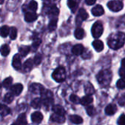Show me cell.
I'll use <instances>...</instances> for the list:
<instances>
[{"mask_svg":"<svg viewBox=\"0 0 125 125\" xmlns=\"http://www.w3.org/2000/svg\"><path fill=\"white\" fill-rule=\"evenodd\" d=\"M125 41V34L123 32H117L114 34H111L108 40V44L110 46L111 48L116 50L120 48H122Z\"/></svg>","mask_w":125,"mask_h":125,"instance_id":"obj_1","label":"cell"},{"mask_svg":"<svg viewBox=\"0 0 125 125\" xmlns=\"http://www.w3.org/2000/svg\"><path fill=\"white\" fill-rule=\"evenodd\" d=\"M97 81L99 82L100 85L103 87L108 86L112 79V73L110 70H105L100 71L97 75Z\"/></svg>","mask_w":125,"mask_h":125,"instance_id":"obj_2","label":"cell"},{"mask_svg":"<svg viewBox=\"0 0 125 125\" xmlns=\"http://www.w3.org/2000/svg\"><path fill=\"white\" fill-rule=\"evenodd\" d=\"M41 101L42 104H43L45 107L48 108L53 104V93L50 90L44 89L41 93Z\"/></svg>","mask_w":125,"mask_h":125,"instance_id":"obj_3","label":"cell"},{"mask_svg":"<svg viewBox=\"0 0 125 125\" xmlns=\"http://www.w3.org/2000/svg\"><path fill=\"white\" fill-rule=\"evenodd\" d=\"M52 78L58 83L63 82L66 79V71L64 68L62 67L56 68L52 74Z\"/></svg>","mask_w":125,"mask_h":125,"instance_id":"obj_4","label":"cell"},{"mask_svg":"<svg viewBox=\"0 0 125 125\" xmlns=\"http://www.w3.org/2000/svg\"><path fill=\"white\" fill-rule=\"evenodd\" d=\"M103 33V23L100 21L95 22L92 27V34L93 37L98 38Z\"/></svg>","mask_w":125,"mask_h":125,"instance_id":"obj_5","label":"cell"},{"mask_svg":"<svg viewBox=\"0 0 125 125\" xmlns=\"http://www.w3.org/2000/svg\"><path fill=\"white\" fill-rule=\"evenodd\" d=\"M107 6L111 11H114V12H119V11L122 10L124 7L123 2L122 1H119V0L110 1L108 2Z\"/></svg>","mask_w":125,"mask_h":125,"instance_id":"obj_6","label":"cell"},{"mask_svg":"<svg viewBox=\"0 0 125 125\" xmlns=\"http://www.w3.org/2000/svg\"><path fill=\"white\" fill-rule=\"evenodd\" d=\"M45 89V87L40 83H32L29 86V91L34 94H41Z\"/></svg>","mask_w":125,"mask_h":125,"instance_id":"obj_7","label":"cell"},{"mask_svg":"<svg viewBox=\"0 0 125 125\" xmlns=\"http://www.w3.org/2000/svg\"><path fill=\"white\" fill-rule=\"evenodd\" d=\"M23 85L21 83H16L14 84L13 86H11L10 88V91H11V94L13 96H18L20 95V94L23 91Z\"/></svg>","mask_w":125,"mask_h":125,"instance_id":"obj_8","label":"cell"},{"mask_svg":"<svg viewBox=\"0 0 125 125\" xmlns=\"http://www.w3.org/2000/svg\"><path fill=\"white\" fill-rule=\"evenodd\" d=\"M31 119L33 123H34L36 125H38V124H40L42 121L43 116H42V114L40 111H35L33 114H31Z\"/></svg>","mask_w":125,"mask_h":125,"instance_id":"obj_9","label":"cell"},{"mask_svg":"<svg viewBox=\"0 0 125 125\" xmlns=\"http://www.w3.org/2000/svg\"><path fill=\"white\" fill-rule=\"evenodd\" d=\"M12 64V67L16 70H20L21 68V59L19 53H17L13 56Z\"/></svg>","mask_w":125,"mask_h":125,"instance_id":"obj_10","label":"cell"},{"mask_svg":"<svg viewBox=\"0 0 125 125\" xmlns=\"http://www.w3.org/2000/svg\"><path fill=\"white\" fill-rule=\"evenodd\" d=\"M92 13L94 16H101L104 14V8L100 4H97L92 9Z\"/></svg>","mask_w":125,"mask_h":125,"instance_id":"obj_11","label":"cell"},{"mask_svg":"<svg viewBox=\"0 0 125 125\" xmlns=\"http://www.w3.org/2000/svg\"><path fill=\"white\" fill-rule=\"evenodd\" d=\"M83 51H84V47L81 44H77V45H74L72 48V52L75 56L82 55Z\"/></svg>","mask_w":125,"mask_h":125,"instance_id":"obj_12","label":"cell"},{"mask_svg":"<svg viewBox=\"0 0 125 125\" xmlns=\"http://www.w3.org/2000/svg\"><path fill=\"white\" fill-rule=\"evenodd\" d=\"M116 111H117V107L115 104H109L108 105L106 106L105 109V114L108 116H112L115 114Z\"/></svg>","mask_w":125,"mask_h":125,"instance_id":"obj_13","label":"cell"},{"mask_svg":"<svg viewBox=\"0 0 125 125\" xmlns=\"http://www.w3.org/2000/svg\"><path fill=\"white\" fill-rule=\"evenodd\" d=\"M24 18H25V21H26V22H28V23L33 22V21H34L35 20H37V15L36 12H26V14H25Z\"/></svg>","mask_w":125,"mask_h":125,"instance_id":"obj_14","label":"cell"},{"mask_svg":"<svg viewBox=\"0 0 125 125\" xmlns=\"http://www.w3.org/2000/svg\"><path fill=\"white\" fill-rule=\"evenodd\" d=\"M92 45L94 48V50L97 52H100L104 49V44L103 41L100 40H96L92 42Z\"/></svg>","mask_w":125,"mask_h":125,"instance_id":"obj_15","label":"cell"},{"mask_svg":"<svg viewBox=\"0 0 125 125\" xmlns=\"http://www.w3.org/2000/svg\"><path fill=\"white\" fill-rule=\"evenodd\" d=\"M52 110L54 112L55 114H57V115H59V116H63L65 114V111L64 109V108L59 105H53L52 107Z\"/></svg>","mask_w":125,"mask_h":125,"instance_id":"obj_16","label":"cell"},{"mask_svg":"<svg viewBox=\"0 0 125 125\" xmlns=\"http://www.w3.org/2000/svg\"><path fill=\"white\" fill-rule=\"evenodd\" d=\"M51 120L58 124H62L65 122V118L63 116H59V115L53 114L51 116Z\"/></svg>","mask_w":125,"mask_h":125,"instance_id":"obj_17","label":"cell"},{"mask_svg":"<svg viewBox=\"0 0 125 125\" xmlns=\"http://www.w3.org/2000/svg\"><path fill=\"white\" fill-rule=\"evenodd\" d=\"M93 102V97L92 96H85L80 100V103L84 106H88Z\"/></svg>","mask_w":125,"mask_h":125,"instance_id":"obj_18","label":"cell"},{"mask_svg":"<svg viewBox=\"0 0 125 125\" xmlns=\"http://www.w3.org/2000/svg\"><path fill=\"white\" fill-rule=\"evenodd\" d=\"M10 108H8L7 105L4 104H0V115L1 116H7L8 114H10Z\"/></svg>","mask_w":125,"mask_h":125,"instance_id":"obj_19","label":"cell"},{"mask_svg":"<svg viewBox=\"0 0 125 125\" xmlns=\"http://www.w3.org/2000/svg\"><path fill=\"white\" fill-rule=\"evenodd\" d=\"M70 120L72 123L75 125H81L83 123V119L78 115H71L70 116Z\"/></svg>","mask_w":125,"mask_h":125,"instance_id":"obj_20","label":"cell"},{"mask_svg":"<svg viewBox=\"0 0 125 125\" xmlns=\"http://www.w3.org/2000/svg\"><path fill=\"white\" fill-rule=\"evenodd\" d=\"M74 34H75V37L76 39L82 40L84 37V36H85V32H84V30L82 28L78 27V28H77L75 29Z\"/></svg>","mask_w":125,"mask_h":125,"instance_id":"obj_21","label":"cell"},{"mask_svg":"<svg viewBox=\"0 0 125 125\" xmlns=\"http://www.w3.org/2000/svg\"><path fill=\"white\" fill-rule=\"evenodd\" d=\"M85 92L87 94V96H91L94 94L95 89H94V86H92V83H87L85 86Z\"/></svg>","mask_w":125,"mask_h":125,"instance_id":"obj_22","label":"cell"},{"mask_svg":"<svg viewBox=\"0 0 125 125\" xmlns=\"http://www.w3.org/2000/svg\"><path fill=\"white\" fill-rule=\"evenodd\" d=\"M33 64H34V62H33V61L31 60V59H27V60L24 62V64H23V70H24L25 71H26V72H29V71L32 69V67H33Z\"/></svg>","mask_w":125,"mask_h":125,"instance_id":"obj_23","label":"cell"},{"mask_svg":"<svg viewBox=\"0 0 125 125\" xmlns=\"http://www.w3.org/2000/svg\"><path fill=\"white\" fill-rule=\"evenodd\" d=\"M17 125H27L26 122V114H21L18 116L17 119Z\"/></svg>","mask_w":125,"mask_h":125,"instance_id":"obj_24","label":"cell"},{"mask_svg":"<svg viewBox=\"0 0 125 125\" xmlns=\"http://www.w3.org/2000/svg\"><path fill=\"white\" fill-rule=\"evenodd\" d=\"M59 10L56 7V5H52L50 7V10L48 11V14L50 15H51L53 17V18H56V16L59 15Z\"/></svg>","mask_w":125,"mask_h":125,"instance_id":"obj_25","label":"cell"},{"mask_svg":"<svg viewBox=\"0 0 125 125\" xmlns=\"http://www.w3.org/2000/svg\"><path fill=\"white\" fill-rule=\"evenodd\" d=\"M42 105V101L40 98H34L31 102V106L33 108L35 109H39L41 108Z\"/></svg>","mask_w":125,"mask_h":125,"instance_id":"obj_26","label":"cell"},{"mask_svg":"<svg viewBox=\"0 0 125 125\" xmlns=\"http://www.w3.org/2000/svg\"><path fill=\"white\" fill-rule=\"evenodd\" d=\"M10 52V47L7 44H4L0 48V53L3 56H7Z\"/></svg>","mask_w":125,"mask_h":125,"instance_id":"obj_27","label":"cell"},{"mask_svg":"<svg viewBox=\"0 0 125 125\" xmlns=\"http://www.w3.org/2000/svg\"><path fill=\"white\" fill-rule=\"evenodd\" d=\"M89 17V15L87 13V12L86 11L85 9L83 8H81L78 11V18H80L82 21H85Z\"/></svg>","mask_w":125,"mask_h":125,"instance_id":"obj_28","label":"cell"},{"mask_svg":"<svg viewBox=\"0 0 125 125\" xmlns=\"http://www.w3.org/2000/svg\"><path fill=\"white\" fill-rule=\"evenodd\" d=\"M10 31V28L7 26H3L0 27V36L2 37H6L8 36Z\"/></svg>","mask_w":125,"mask_h":125,"instance_id":"obj_29","label":"cell"},{"mask_svg":"<svg viewBox=\"0 0 125 125\" xmlns=\"http://www.w3.org/2000/svg\"><path fill=\"white\" fill-rule=\"evenodd\" d=\"M29 51H30V47L29 46H21L19 48V53L23 57L26 56L29 53Z\"/></svg>","mask_w":125,"mask_h":125,"instance_id":"obj_30","label":"cell"},{"mask_svg":"<svg viewBox=\"0 0 125 125\" xmlns=\"http://www.w3.org/2000/svg\"><path fill=\"white\" fill-rule=\"evenodd\" d=\"M57 26V18H53L48 25V29L50 31H53L56 29Z\"/></svg>","mask_w":125,"mask_h":125,"instance_id":"obj_31","label":"cell"},{"mask_svg":"<svg viewBox=\"0 0 125 125\" xmlns=\"http://www.w3.org/2000/svg\"><path fill=\"white\" fill-rule=\"evenodd\" d=\"M9 34H10V37L11 40H15L16 37H17V34H18L17 29L15 27H14V26L11 27L10 29Z\"/></svg>","mask_w":125,"mask_h":125,"instance_id":"obj_32","label":"cell"},{"mask_svg":"<svg viewBox=\"0 0 125 125\" xmlns=\"http://www.w3.org/2000/svg\"><path fill=\"white\" fill-rule=\"evenodd\" d=\"M12 83V78L11 77H8L7 78H5L2 83V86L5 88V89H8L10 87L11 84Z\"/></svg>","mask_w":125,"mask_h":125,"instance_id":"obj_33","label":"cell"},{"mask_svg":"<svg viewBox=\"0 0 125 125\" xmlns=\"http://www.w3.org/2000/svg\"><path fill=\"white\" fill-rule=\"evenodd\" d=\"M86 111L87 114L89 116H94L95 114V113H96V110H95L94 107L92 106V105H88V106H86Z\"/></svg>","mask_w":125,"mask_h":125,"instance_id":"obj_34","label":"cell"},{"mask_svg":"<svg viewBox=\"0 0 125 125\" xmlns=\"http://www.w3.org/2000/svg\"><path fill=\"white\" fill-rule=\"evenodd\" d=\"M37 7H38L37 3L35 1H31L29 4V6H28L29 9L33 12H34L37 10Z\"/></svg>","mask_w":125,"mask_h":125,"instance_id":"obj_35","label":"cell"},{"mask_svg":"<svg viewBox=\"0 0 125 125\" xmlns=\"http://www.w3.org/2000/svg\"><path fill=\"white\" fill-rule=\"evenodd\" d=\"M13 99H14V96L11 94V93H7L4 97V101L7 103V104H10L11 103L12 101H13Z\"/></svg>","mask_w":125,"mask_h":125,"instance_id":"obj_36","label":"cell"},{"mask_svg":"<svg viewBox=\"0 0 125 125\" xmlns=\"http://www.w3.org/2000/svg\"><path fill=\"white\" fill-rule=\"evenodd\" d=\"M67 5H68L69 8L71 9V10L73 11V12H74V11L75 10V9H76V7H77L78 2L75 1H73V0H69V1H67Z\"/></svg>","mask_w":125,"mask_h":125,"instance_id":"obj_37","label":"cell"},{"mask_svg":"<svg viewBox=\"0 0 125 125\" xmlns=\"http://www.w3.org/2000/svg\"><path fill=\"white\" fill-rule=\"evenodd\" d=\"M42 59V54H40V53H37V54H36V55H35V56L34 57L33 62H34L35 64L38 65V64H40L41 63Z\"/></svg>","mask_w":125,"mask_h":125,"instance_id":"obj_38","label":"cell"},{"mask_svg":"<svg viewBox=\"0 0 125 125\" xmlns=\"http://www.w3.org/2000/svg\"><path fill=\"white\" fill-rule=\"evenodd\" d=\"M41 44V40L40 39H37L34 41L33 44H32V46H31V48L34 51H37V49L38 48V47L40 46V45Z\"/></svg>","mask_w":125,"mask_h":125,"instance_id":"obj_39","label":"cell"},{"mask_svg":"<svg viewBox=\"0 0 125 125\" xmlns=\"http://www.w3.org/2000/svg\"><path fill=\"white\" fill-rule=\"evenodd\" d=\"M70 101H71V102H73V103H75V104H77V103H80V98H79L77 95L73 94L70 95Z\"/></svg>","mask_w":125,"mask_h":125,"instance_id":"obj_40","label":"cell"},{"mask_svg":"<svg viewBox=\"0 0 125 125\" xmlns=\"http://www.w3.org/2000/svg\"><path fill=\"white\" fill-rule=\"evenodd\" d=\"M116 86H117L119 89H125V82H124V80H123L122 78L119 79V80L117 81V83H116Z\"/></svg>","mask_w":125,"mask_h":125,"instance_id":"obj_41","label":"cell"},{"mask_svg":"<svg viewBox=\"0 0 125 125\" xmlns=\"http://www.w3.org/2000/svg\"><path fill=\"white\" fill-rule=\"evenodd\" d=\"M125 59H122V67L120 68V70H119V75H120V76L122 77V78L123 79V77H124V73H125V68H124V67H125Z\"/></svg>","mask_w":125,"mask_h":125,"instance_id":"obj_42","label":"cell"},{"mask_svg":"<svg viewBox=\"0 0 125 125\" xmlns=\"http://www.w3.org/2000/svg\"><path fill=\"white\" fill-rule=\"evenodd\" d=\"M119 125H125V114H122L121 116L119 117V119H118L117 122Z\"/></svg>","mask_w":125,"mask_h":125,"instance_id":"obj_43","label":"cell"},{"mask_svg":"<svg viewBox=\"0 0 125 125\" xmlns=\"http://www.w3.org/2000/svg\"><path fill=\"white\" fill-rule=\"evenodd\" d=\"M85 2L88 5H93L96 3V0H86Z\"/></svg>","mask_w":125,"mask_h":125,"instance_id":"obj_44","label":"cell"},{"mask_svg":"<svg viewBox=\"0 0 125 125\" xmlns=\"http://www.w3.org/2000/svg\"><path fill=\"white\" fill-rule=\"evenodd\" d=\"M119 104L121 106H124L125 105V97L124 96H122V98L119 100Z\"/></svg>","mask_w":125,"mask_h":125,"instance_id":"obj_45","label":"cell"},{"mask_svg":"<svg viewBox=\"0 0 125 125\" xmlns=\"http://www.w3.org/2000/svg\"><path fill=\"white\" fill-rule=\"evenodd\" d=\"M3 3H4V0H0V4H1Z\"/></svg>","mask_w":125,"mask_h":125,"instance_id":"obj_46","label":"cell"},{"mask_svg":"<svg viewBox=\"0 0 125 125\" xmlns=\"http://www.w3.org/2000/svg\"><path fill=\"white\" fill-rule=\"evenodd\" d=\"M17 125L16 124H12V125Z\"/></svg>","mask_w":125,"mask_h":125,"instance_id":"obj_47","label":"cell"},{"mask_svg":"<svg viewBox=\"0 0 125 125\" xmlns=\"http://www.w3.org/2000/svg\"><path fill=\"white\" fill-rule=\"evenodd\" d=\"M1 85L0 84V89H1Z\"/></svg>","mask_w":125,"mask_h":125,"instance_id":"obj_48","label":"cell"}]
</instances>
